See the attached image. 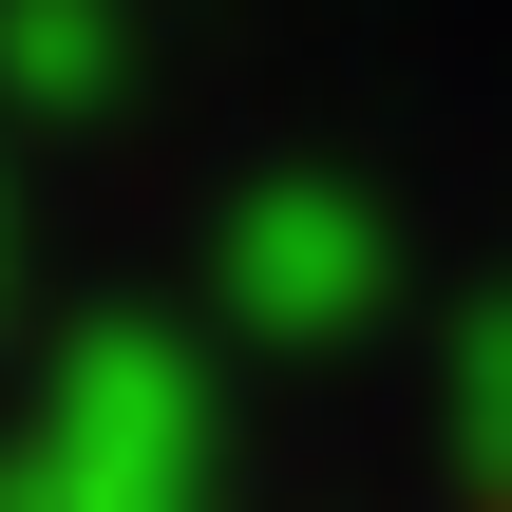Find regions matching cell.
Returning <instances> with one entry per match:
<instances>
[{
	"mask_svg": "<svg viewBox=\"0 0 512 512\" xmlns=\"http://www.w3.org/2000/svg\"><path fill=\"white\" fill-rule=\"evenodd\" d=\"M475 437H512V304H494V342H475Z\"/></svg>",
	"mask_w": 512,
	"mask_h": 512,
	"instance_id": "cell-1",
	"label": "cell"
}]
</instances>
